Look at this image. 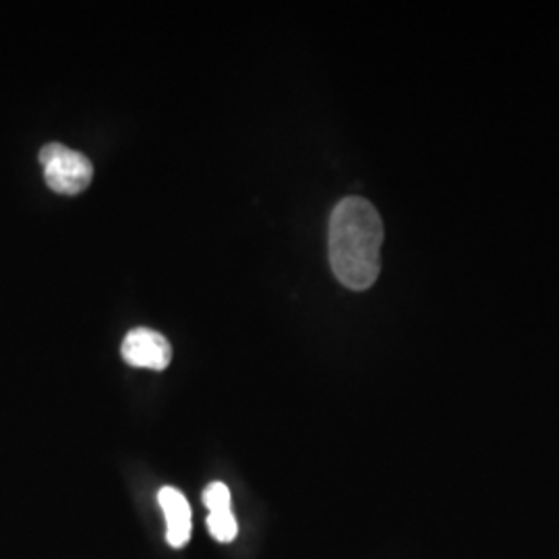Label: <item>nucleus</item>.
<instances>
[{"instance_id":"1","label":"nucleus","mask_w":559,"mask_h":559,"mask_svg":"<svg viewBox=\"0 0 559 559\" xmlns=\"http://www.w3.org/2000/svg\"><path fill=\"white\" fill-rule=\"evenodd\" d=\"M332 272L350 290H367L380 276L383 222L371 201L344 198L330 218Z\"/></svg>"},{"instance_id":"2","label":"nucleus","mask_w":559,"mask_h":559,"mask_svg":"<svg viewBox=\"0 0 559 559\" xmlns=\"http://www.w3.org/2000/svg\"><path fill=\"white\" fill-rule=\"evenodd\" d=\"M40 164L48 187L60 195H80L94 179L90 158L60 143H48L41 147Z\"/></svg>"},{"instance_id":"3","label":"nucleus","mask_w":559,"mask_h":559,"mask_svg":"<svg viewBox=\"0 0 559 559\" xmlns=\"http://www.w3.org/2000/svg\"><path fill=\"white\" fill-rule=\"evenodd\" d=\"M120 355L131 367L162 371L173 360V348L160 332L150 328H135L122 340Z\"/></svg>"},{"instance_id":"4","label":"nucleus","mask_w":559,"mask_h":559,"mask_svg":"<svg viewBox=\"0 0 559 559\" xmlns=\"http://www.w3.org/2000/svg\"><path fill=\"white\" fill-rule=\"evenodd\" d=\"M164 519H166V540L170 547L180 549L191 539V508L189 501L175 487H162L158 493Z\"/></svg>"},{"instance_id":"5","label":"nucleus","mask_w":559,"mask_h":559,"mask_svg":"<svg viewBox=\"0 0 559 559\" xmlns=\"http://www.w3.org/2000/svg\"><path fill=\"white\" fill-rule=\"evenodd\" d=\"M207 531L218 543H230L239 533V524L233 514V510L224 512H210L207 516Z\"/></svg>"},{"instance_id":"6","label":"nucleus","mask_w":559,"mask_h":559,"mask_svg":"<svg viewBox=\"0 0 559 559\" xmlns=\"http://www.w3.org/2000/svg\"><path fill=\"white\" fill-rule=\"evenodd\" d=\"M203 503L210 512H224L230 510V491L224 483H212L203 491Z\"/></svg>"}]
</instances>
